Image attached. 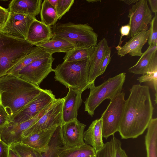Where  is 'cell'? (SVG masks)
Instances as JSON below:
<instances>
[{
    "mask_svg": "<svg viewBox=\"0 0 157 157\" xmlns=\"http://www.w3.org/2000/svg\"><path fill=\"white\" fill-rule=\"evenodd\" d=\"M9 13L8 9H6L0 6V26L1 27L5 23Z\"/></svg>",
    "mask_w": 157,
    "mask_h": 157,
    "instance_id": "obj_38",
    "label": "cell"
},
{
    "mask_svg": "<svg viewBox=\"0 0 157 157\" xmlns=\"http://www.w3.org/2000/svg\"><path fill=\"white\" fill-rule=\"evenodd\" d=\"M50 55L51 54L46 52L42 47L34 46L30 52L10 69L6 75L11 74L16 76L21 70L34 61Z\"/></svg>",
    "mask_w": 157,
    "mask_h": 157,
    "instance_id": "obj_23",
    "label": "cell"
},
{
    "mask_svg": "<svg viewBox=\"0 0 157 157\" xmlns=\"http://www.w3.org/2000/svg\"><path fill=\"white\" fill-rule=\"evenodd\" d=\"M112 138L114 146V157H128L125 151L121 147V143L120 140L112 136Z\"/></svg>",
    "mask_w": 157,
    "mask_h": 157,
    "instance_id": "obj_35",
    "label": "cell"
},
{
    "mask_svg": "<svg viewBox=\"0 0 157 157\" xmlns=\"http://www.w3.org/2000/svg\"><path fill=\"white\" fill-rule=\"evenodd\" d=\"M0 101H1V97H0Z\"/></svg>",
    "mask_w": 157,
    "mask_h": 157,
    "instance_id": "obj_46",
    "label": "cell"
},
{
    "mask_svg": "<svg viewBox=\"0 0 157 157\" xmlns=\"http://www.w3.org/2000/svg\"><path fill=\"white\" fill-rule=\"evenodd\" d=\"M64 97L63 109V124L77 119L78 110L82 102V92L71 88Z\"/></svg>",
    "mask_w": 157,
    "mask_h": 157,
    "instance_id": "obj_17",
    "label": "cell"
},
{
    "mask_svg": "<svg viewBox=\"0 0 157 157\" xmlns=\"http://www.w3.org/2000/svg\"><path fill=\"white\" fill-rule=\"evenodd\" d=\"M35 46L42 47L46 52L52 55L56 52L66 53L75 48L74 45L68 41L53 37L51 39Z\"/></svg>",
    "mask_w": 157,
    "mask_h": 157,
    "instance_id": "obj_25",
    "label": "cell"
},
{
    "mask_svg": "<svg viewBox=\"0 0 157 157\" xmlns=\"http://www.w3.org/2000/svg\"><path fill=\"white\" fill-rule=\"evenodd\" d=\"M40 13L41 21L47 26H54L58 20L55 8L48 0H44L42 3Z\"/></svg>",
    "mask_w": 157,
    "mask_h": 157,
    "instance_id": "obj_27",
    "label": "cell"
},
{
    "mask_svg": "<svg viewBox=\"0 0 157 157\" xmlns=\"http://www.w3.org/2000/svg\"><path fill=\"white\" fill-rule=\"evenodd\" d=\"M95 46L74 48L66 53L64 61H82L89 58L93 53Z\"/></svg>",
    "mask_w": 157,
    "mask_h": 157,
    "instance_id": "obj_28",
    "label": "cell"
},
{
    "mask_svg": "<svg viewBox=\"0 0 157 157\" xmlns=\"http://www.w3.org/2000/svg\"><path fill=\"white\" fill-rule=\"evenodd\" d=\"M86 1L89 2H101L100 0H87Z\"/></svg>",
    "mask_w": 157,
    "mask_h": 157,
    "instance_id": "obj_45",
    "label": "cell"
},
{
    "mask_svg": "<svg viewBox=\"0 0 157 157\" xmlns=\"http://www.w3.org/2000/svg\"><path fill=\"white\" fill-rule=\"evenodd\" d=\"M109 49L108 42L105 38L101 40L95 47L93 53L89 58V82L90 85L94 83L96 78L99 76L101 62Z\"/></svg>",
    "mask_w": 157,
    "mask_h": 157,
    "instance_id": "obj_19",
    "label": "cell"
},
{
    "mask_svg": "<svg viewBox=\"0 0 157 157\" xmlns=\"http://www.w3.org/2000/svg\"><path fill=\"white\" fill-rule=\"evenodd\" d=\"M9 147L2 140L0 133V157H8Z\"/></svg>",
    "mask_w": 157,
    "mask_h": 157,
    "instance_id": "obj_39",
    "label": "cell"
},
{
    "mask_svg": "<svg viewBox=\"0 0 157 157\" xmlns=\"http://www.w3.org/2000/svg\"><path fill=\"white\" fill-rule=\"evenodd\" d=\"M114 146L112 139L104 144L103 147L96 152V157H114Z\"/></svg>",
    "mask_w": 157,
    "mask_h": 157,
    "instance_id": "obj_33",
    "label": "cell"
},
{
    "mask_svg": "<svg viewBox=\"0 0 157 157\" xmlns=\"http://www.w3.org/2000/svg\"><path fill=\"white\" fill-rule=\"evenodd\" d=\"M130 91L118 131L122 139L136 138L142 134L154 110L148 86L134 85Z\"/></svg>",
    "mask_w": 157,
    "mask_h": 157,
    "instance_id": "obj_1",
    "label": "cell"
},
{
    "mask_svg": "<svg viewBox=\"0 0 157 157\" xmlns=\"http://www.w3.org/2000/svg\"><path fill=\"white\" fill-rule=\"evenodd\" d=\"M157 46H149L137 63L128 70L135 75L157 71Z\"/></svg>",
    "mask_w": 157,
    "mask_h": 157,
    "instance_id": "obj_15",
    "label": "cell"
},
{
    "mask_svg": "<svg viewBox=\"0 0 157 157\" xmlns=\"http://www.w3.org/2000/svg\"><path fill=\"white\" fill-rule=\"evenodd\" d=\"M64 102V98H56L47 111L35 123L23 132V137L55 126L63 125Z\"/></svg>",
    "mask_w": 157,
    "mask_h": 157,
    "instance_id": "obj_9",
    "label": "cell"
},
{
    "mask_svg": "<svg viewBox=\"0 0 157 157\" xmlns=\"http://www.w3.org/2000/svg\"><path fill=\"white\" fill-rule=\"evenodd\" d=\"M149 30H143L131 37L122 47H116L117 54L121 57L129 54L132 56H141L143 53L142 49L147 43L149 35Z\"/></svg>",
    "mask_w": 157,
    "mask_h": 157,
    "instance_id": "obj_18",
    "label": "cell"
},
{
    "mask_svg": "<svg viewBox=\"0 0 157 157\" xmlns=\"http://www.w3.org/2000/svg\"><path fill=\"white\" fill-rule=\"evenodd\" d=\"M50 4L54 7L55 8L59 0H48Z\"/></svg>",
    "mask_w": 157,
    "mask_h": 157,
    "instance_id": "obj_43",
    "label": "cell"
},
{
    "mask_svg": "<svg viewBox=\"0 0 157 157\" xmlns=\"http://www.w3.org/2000/svg\"><path fill=\"white\" fill-rule=\"evenodd\" d=\"M124 96L121 92L110 100L101 115L102 136L105 139L118 131L126 102Z\"/></svg>",
    "mask_w": 157,
    "mask_h": 157,
    "instance_id": "obj_7",
    "label": "cell"
},
{
    "mask_svg": "<svg viewBox=\"0 0 157 157\" xmlns=\"http://www.w3.org/2000/svg\"><path fill=\"white\" fill-rule=\"evenodd\" d=\"M52 55L37 59L21 70L15 76L39 86L40 84L51 72L55 59Z\"/></svg>",
    "mask_w": 157,
    "mask_h": 157,
    "instance_id": "obj_8",
    "label": "cell"
},
{
    "mask_svg": "<svg viewBox=\"0 0 157 157\" xmlns=\"http://www.w3.org/2000/svg\"><path fill=\"white\" fill-rule=\"evenodd\" d=\"M34 46L24 39L0 31V78L6 75Z\"/></svg>",
    "mask_w": 157,
    "mask_h": 157,
    "instance_id": "obj_4",
    "label": "cell"
},
{
    "mask_svg": "<svg viewBox=\"0 0 157 157\" xmlns=\"http://www.w3.org/2000/svg\"><path fill=\"white\" fill-rule=\"evenodd\" d=\"M145 137L147 157H157V118H152Z\"/></svg>",
    "mask_w": 157,
    "mask_h": 157,
    "instance_id": "obj_24",
    "label": "cell"
},
{
    "mask_svg": "<svg viewBox=\"0 0 157 157\" xmlns=\"http://www.w3.org/2000/svg\"><path fill=\"white\" fill-rule=\"evenodd\" d=\"M130 30L128 38L132 37L143 30H148V25L152 19L151 12L147 0H138L132 5L128 16Z\"/></svg>",
    "mask_w": 157,
    "mask_h": 157,
    "instance_id": "obj_11",
    "label": "cell"
},
{
    "mask_svg": "<svg viewBox=\"0 0 157 157\" xmlns=\"http://www.w3.org/2000/svg\"><path fill=\"white\" fill-rule=\"evenodd\" d=\"M89 58L82 61H63L54 69L56 81L66 88L82 92L90 86Z\"/></svg>",
    "mask_w": 157,
    "mask_h": 157,
    "instance_id": "obj_3",
    "label": "cell"
},
{
    "mask_svg": "<svg viewBox=\"0 0 157 157\" xmlns=\"http://www.w3.org/2000/svg\"><path fill=\"white\" fill-rule=\"evenodd\" d=\"M74 2V0H59L55 8L58 19L69 11Z\"/></svg>",
    "mask_w": 157,
    "mask_h": 157,
    "instance_id": "obj_31",
    "label": "cell"
},
{
    "mask_svg": "<svg viewBox=\"0 0 157 157\" xmlns=\"http://www.w3.org/2000/svg\"><path fill=\"white\" fill-rule=\"evenodd\" d=\"M9 121L8 115L4 107L0 103V128L6 126Z\"/></svg>",
    "mask_w": 157,
    "mask_h": 157,
    "instance_id": "obj_36",
    "label": "cell"
},
{
    "mask_svg": "<svg viewBox=\"0 0 157 157\" xmlns=\"http://www.w3.org/2000/svg\"><path fill=\"white\" fill-rule=\"evenodd\" d=\"M10 147L19 157H39L40 152L21 142L13 144Z\"/></svg>",
    "mask_w": 157,
    "mask_h": 157,
    "instance_id": "obj_30",
    "label": "cell"
},
{
    "mask_svg": "<svg viewBox=\"0 0 157 157\" xmlns=\"http://www.w3.org/2000/svg\"><path fill=\"white\" fill-rule=\"evenodd\" d=\"M149 4L151 7L152 12L155 13L157 12V0H149Z\"/></svg>",
    "mask_w": 157,
    "mask_h": 157,
    "instance_id": "obj_41",
    "label": "cell"
},
{
    "mask_svg": "<svg viewBox=\"0 0 157 157\" xmlns=\"http://www.w3.org/2000/svg\"><path fill=\"white\" fill-rule=\"evenodd\" d=\"M96 152L91 146L85 144L78 147L66 149L59 157H96Z\"/></svg>",
    "mask_w": 157,
    "mask_h": 157,
    "instance_id": "obj_29",
    "label": "cell"
},
{
    "mask_svg": "<svg viewBox=\"0 0 157 157\" xmlns=\"http://www.w3.org/2000/svg\"><path fill=\"white\" fill-rule=\"evenodd\" d=\"M36 19V17L10 12L7 19L0 28V31L26 40L30 26Z\"/></svg>",
    "mask_w": 157,
    "mask_h": 157,
    "instance_id": "obj_13",
    "label": "cell"
},
{
    "mask_svg": "<svg viewBox=\"0 0 157 157\" xmlns=\"http://www.w3.org/2000/svg\"><path fill=\"white\" fill-rule=\"evenodd\" d=\"M53 37L51 26L36 19L30 26L26 40L35 46L51 39Z\"/></svg>",
    "mask_w": 157,
    "mask_h": 157,
    "instance_id": "obj_20",
    "label": "cell"
},
{
    "mask_svg": "<svg viewBox=\"0 0 157 157\" xmlns=\"http://www.w3.org/2000/svg\"><path fill=\"white\" fill-rule=\"evenodd\" d=\"M138 0H120L121 1H123L125 3L129 5L132 3H136Z\"/></svg>",
    "mask_w": 157,
    "mask_h": 157,
    "instance_id": "obj_44",
    "label": "cell"
},
{
    "mask_svg": "<svg viewBox=\"0 0 157 157\" xmlns=\"http://www.w3.org/2000/svg\"><path fill=\"white\" fill-rule=\"evenodd\" d=\"M86 126L77 119L60 126L61 138L66 149L79 147L85 144L83 134Z\"/></svg>",
    "mask_w": 157,
    "mask_h": 157,
    "instance_id": "obj_14",
    "label": "cell"
},
{
    "mask_svg": "<svg viewBox=\"0 0 157 157\" xmlns=\"http://www.w3.org/2000/svg\"><path fill=\"white\" fill-rule=\"evenodd\" d=\"M43 90L11 74L0 78V103L8 115L9 122Z\"/></svg>",
    "mask_w": 157,
    "mask_h": 157,
    "instance_id": "obj_2",
    "label": "cell"
},
{
    "mask_svg": "<svg viewBox=\"0 0 157 157\" xmlns=\"http://www.w3.org/2000/svg\"><path fill=\"white\" fill-rule=\"evenodd\" d=\"M66 149L61 138L59 126L49 143L47 150L45 152L40 153L39 157H59Z\"/></svg>",
    "mask_w": 157,
    "mask_h": 157,
    "instance_id": "obj_26",
    "label": "cell"
},
{
    "mask_svg": "<svg viewBox=\"0 0 157 157\" xmlns=\"http://www.w3.org/2000/svg\"><path fill=\"white\" fill-rule=\"evenodd\" d=\"M53 102L29 120L19 124L10 122L5 126L0 128L2 140L9 146L13 144L21 142L23 132L35 123L47 111Z\"/></svg>",
    "mask_w": 157,
    "mask_h": 157,
    "instance_id": "obj_12",
    "label": "cell"
},
{
    "mask_svg": "<svg viewBox=\"0 0 157 157\" xmlns=\"http://www.w3.org/2000/svg\"><path fill=\"white\" fill-rule=\"evenodd\" d=\"M55 126L28 136L23 137L21 142L40 153L45 152L57 127Z\"/></svg>",
    "mask_w": 157,
    "mask_h": 157,
    "instance_id": "obj_16",
    "label": "cell"
},
{
    "mask_svg": "<svg viewBox=\"0 0 157 157\" xmlns=\"http://www.w3.org/2000/svg\"><path fill=\"white\" fill-rule=\"evenodd\" d=\"M51 28L53 37L68 41L75 48L96 46L97 44L98 35L87 23H58Z\"/></svg>",
    "mask_w": 157,
    "mask_h": 157,
    "instance_id": "obj_5",
    "label": "cell"
},
{
    "mask_svg": "<svg viewBox=\"0 0 157 157\" xmlns=\"http://www.w3.org/2000/svg\"><path fill=\"white\" fill-rule=\"evenodd\" d=\"M56 99L51 90L43 89L17 113L10 122L19 124L30 119L52 103Z\"/></svg>",
    "mask_w": 157,
    "mask_h": 157,
    "instance_id": "obj_10",
    "label": "cell"
},
{
    "mask_svg": "<svg viewBox=\"0 0 157 157\" xmlns=\"http://www.w3.org/2000/svg\"><path fill=\"white\" fill-rule=\"evenodd\" d=\"M137 80L140 83L144 82H152L155 91V102L157 103V71L147 73L145 75L139 77Z\"/></svg>",
    "mask_w": 157,
    "mask_h": 157,
    "instance_id": "obj_34",
    "label": "cell"
},
{
    "mask_svg": "<svg viewBox=\"0 0 157 157\" xmlns=\"http://www.w3.org/2000/svg\"><path fill=\"white\" fill-rule=\"evenodd\" d=\"M8 157H19L10 147L8 151Z\"/></svg>",
    "mask_w": 157,
    "mask_h": 157,
    "instance_id": "obj_42",
    "label": "cell"
},
{
    "mask_svg": "<svg viewBox=\"0 0 157 157\" xmlns=\"http://www.w3.org/2000/svg\"><path fill=\"white\" fill-rule=\"evenodd\" d=\"M41 0H13L9 5V12L35 17L40 13Z\"/></svg>",
    "mask_w": 157,
    "mask_h": 157,
    "instance_id": "obj_21",
    "label": "cell"
},
{
    "mask_svg": "<svg viewBox=\"0 0 157 157\" xmlns=\"http://www.w3.org/2000/svg\"><path fill=\"white\" fill-rule=\"evenodd\" d=\"M83 137L85 144L91 146L96 152L103 147L104 144L101 117L92 121L87 130L84 132Z\"/></svg>",
    "mask_w": 157,
    "mask_h": 157,
    "instance_id": "obj_22",
    "label": "cell"
},
{
    "mask_svg": "<svg viewBox=\"0 0 157 157\" xmlns=\"http://www.w3.org/2000/svg\"><path fill=\"white\" fill-rule=\"evenodd\" d=\"M148 43L149 46H157V15L155 13L154 17L150 23Z\"/></svg>",
    "mask_w": 157,
    "mask_h": 157,
    "instance_id": "obj_32",
    "label": "cell"
},
{
    "mask_svg": "<svg viewBox=\"0 0 157 157\" xmlns=\"http://www.w3.org/2000/svg\"><path fill=\"white\" fill-rule=\"evenodd\" d=\"M111 50L109 49L106 54L101 62L99 72V76L101 75L105 72L111 61Z\"/></svg>",
    "mask_w": 157,
    "mask_h": 157,
    "instance_id": "obj_37",
    "label": "cell"
},
{
    "mask_svg": "<svg viewBox=\"0 0 157 157\" xmlns=\"http://www.w3.org/2000/svg\"><path fill=\"white\" fill-rule=\"evenodd\" d=\"M125 73L109 78L102 83L95 86L91 84L89 96L84 102L85 111L92 117L96 109L106 99L111 100L121 92L125 79Z\"/></svg>",
    "mask_w": 157,
    "mask_h": 157,
    "instance_id": "obj_6",
    "label": "cell"
},
{
    "mask_svg": "<svg viewBox=\"0 0 157 157\" xmlns=\"http://www.w3.org/2000/svg\"><path fill=\"white\" fill-rule=\"evenodd\" d=\"M1 28V26H0V29Z\"/></svg>",
    "mask_w": 157,
    "mask_h": 157,
    "instance_id": "obj_47",
    "label": "cell"
},
{
    "mask_svg": "<svg viewBox=\"0 0 157 157\" xmlns=\"http://www.w3.org/2000/svg\"><path fill=\"white\" fill-rule=\"evenodd\" d=\"M130 30V27L128 24L121 26L120 29L121 36L120 38L119 43L118 45V46H121L122 43L121 41L122 37L124 36H128L129 34Z\"/></svg>",
    "mask_w": 157,
    "mask_h": 157,
    "instance_id": "obj_40",
    "label": "cell"
}]
</instances>
